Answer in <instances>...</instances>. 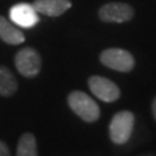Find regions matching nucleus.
Wrapping results in <instances>:
<instances>
[{"mask_svg": "<svg viewBox=\"0 0 156 156\" xmlns=\"http://www.w3.org/2000/svg\"><path fill=\"white\" fill-rule=\"evenodd\" d=\"M68 105L85 122H95L100 117L98 103L83 91H72L68 95Z\"/></svg>", "mask_w": 156, "mask_h": 156, "instance_id": "obj_1", "label": "nucleus"}, {"mask_svg": "<svg viewBox=\"0 0 156 156\" xmlns=\"http://www.w3.org/2000/svg\"><path fill=\"white\" fill-rule=\"evenodd\" d=\"M135 116L130 111H121L112 117L109 124V138L116 144H125L134 129Z\"/></svg>", "mask_w": 156, "mask_h": 156, "instance_id": "obj_2", "label": "nucleus"}, {"mask_svg": "<svg viewBox=\"0 0 156 156\" xmlns=\"http://www.w3.org/2000/svg\"><path fill=\"white\" fill-rule=\"evenodd\" d=\"M14 65L25 78H35L42 69V57L33 47H23L14 56Z\"/></svg>", "mask_w": 156, "mask_h": 156, "instance_id": "obj_3", "label": "nucleus"}, {"mask_svg": "<svg viewBox=\"0 0 156 156\" xmlns=\"http://www.w3.org/2000/svg\"><path fill=\"white\" fill-rule=\"evenodd\" d=\"M100 62L104 66L117 72H131L135 65L134 56L122 48H107L100 53Z\"/></svg>", "mask_w": 156, "mask_h": 156, "instance_id": "obj_4", "label": "nucleus"}, {"mask_svg": "<svg viewBox=\"0 0 156 156\" xmlns=\"http://www.w3.org/2000/svg\"><path fill=\"white\" fill-rule=\"evenodd\" d=\"M99 18L108 23H122L128 22L134 17V9L128 3L111 2L104 4L99 9Z\"/></svg>", "mask_w": 156, "mask_h": 156, "instance_id": "obj_5", "label": "nucleus"}, {"mask_svg": "<svg viewBox=\"0 0 156 156\" xmlns=\"http://www.w3.org/2000/svg\"><path fill=\"white\" fill-rule=\"evenodd\" d=\"M90 91L101 101L112 103L116 101L121 95V91L115 82L101 76H91L87 81Z\"/></svg>", "mask_w": 156, "mask_h": 156, "instance_id": "obj_6", "label": "nucleus"}, {"mask_svg": "<svg viewBox=\"0 0 156 156\" xmlns=\"http://www.w3.org/2000/svg\"><path fill=\"white\" fill-rule=\"evenodd\" d=\"M9 17L16 26L25 29H30L39 22L37 9L34 8L33 4L29 3H18L13 5L9 9Z\"/></svg>", "mask_w": 156, "mask_h": 156, "instance_id": "obj_7", "label": "nucleus"}, {"mask_svg": "<svg viewBox=\"0 0 156 156\" xmlns=\"http://www.w3.org/2000/svg\"><path fill=\"white\" fill-rule=\"evenodd\" d=\"M34 8L38 13H42L48 17H58L70 9V0H34Z\"/></svg>", "mask_w": 156, "mask_h": 156, "instance_id": "obj_8", "label": "nucleus"}, {"mask_svg": "<svg viewBox=\"0 0 156 156\" xmlns=\"http://www.w3.org/2000/svg\"><path fill=\"white\" fill-rule=\"evenodd\" d=\"M0 39L7 44L17 46L25 42V35L12 21L0 16Z\"/></svg>", "mask_w": 156, "mask_h": 156, "instance_id": "obj_9", "label": "nucleus"}, {"mask_svg": "<svg viewBox=\"0 0 156 156\" xmlns=\"http://www.w3.org/2000/svg\"><path fill=\"white\" fill-rule=\"evenodd\" d=\"M18 90V82L14 74L5 65H0V96H13Z\"/></svg>", "mask_w": 156, "mask_h": 156, "instance_id": "obj_10", "label": "nucleus"}, {"mask_svg": "<svg viewBox=\"0 0 156 156\" xmlns=\"http://www.w3.org/2000/svg\"><path fill=\"white\" fill-rule=\"evenodd\" d=\"M16 156H38L37 139L34 134L25 133L20 136Z\"/></svg>", "mask_w": 156, "mask_h": 156, "instance_id": "obj_11", "label": "nucleus"}, {"mask_svg": "<svg viewBox=\"0 0 156 156\" xmlns=\"http://www.w3.org/2000/svg\"><path fill=\"white\" fill-rule=\"evenodd\" d=\"M0 156H11L9 147L4 140H0Z\"/></svg>", "mask_w": 156, "mask_h": 156, "instance_id": "obj_12", "label": "nucleus"}, {"mask_svg": "<svg viewBox=\"0 0 156 156\" xmlns=\"http://www.w3.org/2000/svg\"><path fill=\"white\" fill-rule=\"evenodd\" d=\"M151 109H152V115H154L155 120H156V96L154 98V100H152V104H151Z\"/></svg>", "mask_w": 156, "mask_h": 156, "instance_id": "obj_13", "label": "nucleus"}]
</instances>
